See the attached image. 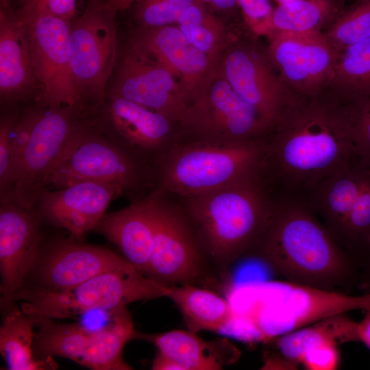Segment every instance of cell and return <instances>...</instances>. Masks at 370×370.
Here are the masks:
<instances>
[{"mask_svg":"<svg viewBox=\"0 0 370 370\" xmlns=\"http://www.w3.org/2000/svg\"><path fill=\"white\" fill-rule=\"evenodd\" d=\"M130 47L166 69L179 83L188 105L206 88L220 62L190 44L173 25L144 27L132 38Z\"/></svg>","mask_w":370,"mask_h":370,"instance_id":"obj_16","label":"cell"},{"mask_svg":"<svg viewBox=\"0 0 370 370\" xmlns=\"http://www.w3.org/2000/svg\"><path fill=\"white\" fill-rule=\"evenodd\" d=\"M171 286L156 281L134 265L99 274L75 286L53 291H19L21 310L42 319H63L98 308H116L166 297Z\"/></svg>","mask_w":370,"mask_h":370,"instance_id":"obj_5","label":"cell"},{"mask_svg":"<svg viewBox=\"0 0 370 370\" xmlns=\"http://www.w3.org/2000/svg\"><path fill=\"white\" fill-rule=\"evenodd\" d=\"M10 121H3L0 127V184L1 193L9 188L12 168V140L14 128Z\"/></svg>","mask_w":370,"mask_h":370,"instance_id":"obj_38","label":"cell"},{"mask_svg":"<svg viewBox=\"0 0 370 370\" xmlns=\"http://www.w3.org/2000/svg\"><path fill=\"white\" fill-rule=\"evenodd\" d=\"M245 259L261 262L292 282L344 293L359 288L358 265L300 199L274 203L264 231Z\"/></svg>","mask_w":370,"mask_h":370,"instance_id":"obj_2","label":"cell"},{"mask_svg":"<svg viewBox=\"0 0 370 370\" xmlns=\"http://www.w3.org/2000/svg\"><path fill=\"white\" fill-rule=\"evenodd\" d=\"M112 95L156 111L173 123H180L188 105L175 77L130 47L121 58Z\"/></svg>","mask_w":370,"mask_h":370,"instance_id":"obj_17","label":"cell"},{"mask_svg":"<svg viewBox=\"0 0 370 370\" xmlns=\"http://www.w3.org/2000/svg\"><path fill=\"white\" fill-rule=\"evenodd\" d=\"M308 192V204L360 271L370 250V173L353 164Z\"/></svg>","mask_w":370,"mask_h":370,"instance_id":"obj_6","label":"cell"},{"mask_svg":"<svg viewBox=\"0 0 370 370\" xmlns=\"http://www.w3.org/2000/svg\"><path fill=\"white\" fill-rule=\"evenodd\" d=\"M273 295L262 334L269 338L355 310L370 311V293L351 295L287 280L270 283Z\"/></svg>","mask_w":370,"mask_h":370,"instance_id":"obj_13","label":"cell"},{"mask_svg":"<svg viewBox=\"0 0 370 370\" xmlns=\"http://www.w3.org/2000/svg\"><path fill=\"white\" fill-rule=\"evenodd\" d=\"M138 169L133 160L107 140L86 132L69 157L50 175L46 186L62 188L79 183L134 185Z\"/></svg>","mask_w":370,"mask_h":370,"instance_id":"obj_18","label":"cell"},{"mask_svg":"<svg viewBox=\"0 0 370 370\" xmlns=\"http://www.w3.org/2000/svg\"><path fill=\"white\" fill-rule=\"evenodd\" d=\"M95 229L116 245L138 271L147 275L153 236L151 197L104 214Z\"/></svg>","mask_w":370,"mask_h":370,"instance_id":"obj_22","label":"cell"},{"mask_svg":"<svg viewBox=\"0 0 370 370\" xmlns=\"http://www.w3.org/2000/svg\"><path fill=\"white\" fill-rule=\"evenodd\" d=\"M3 1H5V0H3Z\"/></svg>","mask_w":370,"mask_h":370,"instance_id":"obj_48","label":"cell"},{"mask_svg":"<svg viewBox=\"0 0 370 370\" xmlns=\"http://www.w3.org/2000/svg\"><path fill=\"white\" fill-rule=\"evenodd\" d=\"M336 14L328 0H297L278 5L256 36L323 32Z\"/></svg>","mask_w":370,"mask_h":370,"instance_id":"obj_28","label":"cell"},{"mask_svg":"<svg viewBox=\"0 0 370 370\" xmlns=\"http://www.w3.org/2000/svg\"><path fill=\"white\" fill-rule=\"evenodd\" d=\"M37 84L32 66L26 30L20 16L5 7L0 12V93L1 98L22 97Z\"/></svg>","mask_w":370,"mask_h":370,"instance_id":"obj_24","label":"cell"},{"mask_svg":"<svg viewBox=\"0 0 370 370\" xmlns=\"http://www.w3.org/2000/svg\"><path fill=\"white\" fill-rule=\"evenodd\" d=\"M153 370H183L182 367L171 358L157 352L151 364Z\"/></svg>","mask_w":370,"mask_h":370,"instance_id":"obj_40","label":"cell"},{"mask_svg":"<svg viewBox=\"0 0 370 370\" xmlns=\"http://www.w3.org/2000/svg\"><path fill=\"white\" fill-rule=\"evenodd\" d=\"M44 319L9 308L0 328V353L10 370H43L58 367L52 357L36 359L32 345L36 323Z\"/></svg>","mask_w":370,"mask_h":370,"instance_id":"obj_27","label":"cell"},{"mask_svg":"<svg viewBox=\"0 0 370 370\" xmlns=\"http://www.w3.org/2000/svg\"><path fill=\"white\" fill-rule=\"evenodd\" d=\"M30 210L13 200L1 206L0 291L1 304L9 308L38 256V217Z\"/></svg>","mask_w":370,"mask_h":370,"instance_id":"obj_19","label":"cell"},{"mask_svg":"<svg viewBox=\"0 0 370 370\" xmlns=\"http://www.w3.org/2000/svg\"><path fill=\"white\" fill-rule=\"evenodd\" d=\"M360 289L370 293V250L360 268Z\"/></svg>","mask_w":370,"mask_h":370,"instance_id":"obj_42","label":"cell"},{"mask_svg":"<svg viewBox=\"0 0 370 370\" xmlns=\"http://www.w3.org/2000/svg\"><path fill=\"white\" fill-rule=\"evenodd\" d=\"M141 0H107V3L114 12L124 10L134 3H138Z\"/></svg>","mask_w":370,"mask_h":370,"instance_id":"obj_44","label":"cell"},{"mask_svg":"<svg viewBox=\"0 0 370 370\" xmlns=\"http://www.w3.org/2000/svg\"><path fill=\"white\" fill-rule=\"evenodd\" d=\"M365 171H366V170H365ZM367 171L368 173H370V171Z\"/></svg>","mask_w":370,"mask_h":370,"instance_id":"obj_47","label":"cell"},{"mask_svg":"<svg viewBox=\"0 0 370 370\" xmlns=\"http://www.w3.org/2000/svg\"><path fill=\"white\" fill-rule=\"evenodd\" d=\"M356 325L343 314H339L281 335L275 344L288 362L301 363L306 353L319 345L357 341Z\"/></svg>","mask_w":370,"mask_h":370,"instance_id":"obj_29","label":"cell"},{"mask_svg":"<svg viewBox=\"0 0 370 370\" xmlns=\"http://www.w3.org/2000/svg\"><path fill=\"white\" fill-rule=\"evenodd\" d=\"M162 193L151 196L153 236L147 275L169 286H204L212 270L192 225L182 207L169 201Z\"/></svg>","mask_w":370,"mask_h":370,"instance_id":"obj_8","label":"cell"},{"mask_svg":"<svg viewBox=\"0 0 370 370\" xmlns=\"http://www.w3.org/2000/svg\"><path fill=\"white\" fill-rule=\"evenodd\" d=\"M266 168L288 187L309 191L354 164L349 102L329 86L297 95L265 136Z\"/></svg>","mask_w":370,"mask_h":370,"instance_id":"obj_1","label":"cell"},{"mask_svg":"<svg viewBox=\"0 0 370 370\" xmlns=\"http://www.w3.org/2000/svg\"><path fill=\"white\" fill-rule=\"evenodd\" d=\"M35 336L38 352L44 358L60 356L94 370H130L123 358V349L137 332L132 321L111 330L90 334L75 323H56L44 319Z\"/></svg>","mask_w":370,"mask_h":370,"instance_id":"obj_14","label":"cell"},{"mask_svg":"<svg viewBox=\"0 0 370 370\" xmlns=\"http://www.w3.org/2000/svg\"><path fill=\"white\" fill-rule=\"evenodd\" d=\"M74 112H38L27 143L12 164L14 201L31 209L50 175L77 147L87 131L73 120Z\"/></svg>","mask_w":370,"mask_h":370,"instance_id":"obj_7","label":"cell"},{"mask_svg":"<svg viewBox=\"0 0 370 370\" xmlns=\"http://www.w3.org/2000/svg\"><path fill=\"white\" fill-rule=\"evenodd\" d=\"M334 7L337 14L343 8L345 0H328Z\"/></svg>","mask_w":370,"mask_h":370,"instance_id":"obj_45","label":"cell"},{"mask_svg":"<svg viewBox=\"0 0 370 370\" xmlns=\"http://www.w3.org/2000/svg\"><path fill=\"white\" fill-rule=\"evenodd\" d=\"M323 34L339 54L347 48L370 38V0H358L342 9Z\"/></svg>","mask_w":370,"mask_h":370,"instance_id":"obj_32","label":"cell"},{"mask_svg":"<svg viewBox=\"0 0 370 370\" xmlns=\"http://www.w3.org/2000/svg\"><path fill=\"white\" fill-rule=\"evenodd\" d=\"M100 1L90 0L69 38L73 76L83 97L95 101L103 95L117 54L115 12Z\"/></svg>","mask_w":370,"mask_h":370,"instance_id":"obj_11","label":"cell"},{"mask_svg":"<svg viewBox=\"0 0 370 370\" xmlns=\"http://www.w3.org/2000/svg\"><path fill=\"white\" fill-rule=\"evenodd\" d=\"M74 317L77 319L75 324L84 332L90 334L111 330L132 321L126 306L94 308Z\"/></svg>","mask_w":370,"mask_h":370,"instance_id":"obj_35","label":"cell"},{"mask_svg":"<svg viewBox=\"0 0 370 370\" xmlns=\"http://www.w3.org/2000/svg\"><path fill=\"white\" fill-rule=\"evenodd\" d=\"M268 39L271 60L293 93L312 95L330 85L338 53L322 32L278 34Z\"/></svg>","mask_w":370,"mask_h":370,"instance_id":"obj_15","label":"cell"},{"mask_svg":"<svg viewBox=\"0 0 370 370\" xmlns=\"http://www.w3.org/2000/svg\"><path fill=\"white\" fill-rule=\"evenodd\" d=\"M131 264L124 256L104 247L61 243L45 256L40 274L47 289L61 291L103 273Z\"/></svg>","mask_w":370,"mask_h":370,"instance_id":"obj_21","label":"cell"},{"mask_svg":"<svg viewBox=\"0 0 370 370\" xmlns=\"http://www.w3.org/2000/svg\"><path fill=\"white\" fill-rule=\"evenodd\" d=\"M267 156L265 137L180 143L171 147L161 160L158 191L185 198L262 177Z\"/></svg>","mask_w":370,"mask_h":370,"instance_id":"obj_4","label":"cell"},{"mask_svg":"<svg viewBox=\"0 0 370 370\" xmlns=\"http://www.w3.org/2000/svg\"><path fill=\"white\" fill-rule=\"evenodd\" d=\"M205 1L215 8L228 10H232L238 6L237 0H201Z\"/></svg>","mask_w":370,"mask_h":370,"instance_id":"obj_43","label":"cell"},{"mask_svg":"<svg viewBox=\"0 0 370 370\" xmlns=\"http://www.w3.org/2000/svg\"><path fill=\"white\" fill-rule=\"evenodd\" d=\"M124 190L118 185L91 182L52 191L45 188L36 200L38 215L81 239L95 229L110 201Z\"/></svg>","mask_w":370,"mask_h":370,"instance_id":"obj_20","label":"cell"},{"mask_svg":"<svg viewBox=\"0 0 370 370\" xmlns=\"http://www.w3.org/2000/svg\"><path fill=\"white\" fill-rule=\"evenodd\" d=\"M191 140L234 142L264 138L270 126L218 70L179 123ZM190 140V141H191Z\"/></svg>","mask_w":370,"mask_h":370,"instance_id":"obj_10","label":"cell"},{"mask_svg":"<svg viewBox=\"0 0 370 370\" xmlns=\"http://www.w3.org/2000/svg\"><path fill=\"white\" fill-rule=\"evenodd\" d=\"M33 73L47 109L77 110L84 98L73 76L69 55L71 21L22 9Z\"/></svg>","mask_w":370,"mask_h":370,"instance_id":"obj_9","label":"cell"},{"mask_svg":"<svg viewBox=\"0 0 370 370\" xmlns=\"http://www.w3.org/2000/svg\"><path fill=\"white\" fill-rule=\"evenodd\" d=\"M77 0H24V10L47 13L71 21L76 12Z\"/></svg>","mask_w":370,"mask_h":370,"instance_id":"obj_39","label":"cell"},{"mask_svg":"<svg viewBox=\"0 0 370 370\" xmlns=\"http://www.w3.org/2000/svg\"><path fill=\"white\" fill-rule=\"evenodd\" d=\"M337 345L323 343L308 351L301 363L310 370H334L339 363Z\"/></svg>","mask_w":370,"mask_h":370,"instance_id":"obj_36","label":"cell"},{"mask_svg":"<svg viewBox=\"0 0 370 370\" xmlns=\"http://www.w3.org/2000/svg\"><path fill=\"white\" fill-rule=\"evenodd\" d=\"M177 26L193 46L212 58L220 60L226 47V31L201 0L188 8L179 18Z\"/></svg>","mask_w":370,"mask_h":370,"instance_id":"obj_31","label":"cell"},{"mask_svg":"<svg viewBox=\"0 0 370 370\" xmlns=\"http://www.w3.org/2000/svg\"><path fill=\"white\" fill-rule=\"evenodd\" d=\"M219 68L234 90L270 128L297 96L282 79L267 48L251 39L238 40L227 47Z\"/></svg>","mask_w":370,"mask_h":370,"instance_id":"obj_12","label":"cell"},{"mask_svg":"<svg viewBox=\"0 0 370 370\" xmlns=\"http://www.w3.org/2000/svg\"><path fill=\"white\" fill-rule=\"evenodd\" d=\"M237 3L247 27L256 36L273 11L269 0H237Z\"/></svg>","mask_w":370,"mask_h":370,"instance_id":"obj_37","label":"cell"},{"mask_svg":"<svg viewBox=\"0 0 370 370\" xmlns=\"http://www.w3.org/2000/svg\"><path fill=\"white\" fill-rule=\"evenodd\" d=\"M109 114L116 132L138 149L157 150L164 147L169 138L172 121L124 97L112 95Z\"/></svg>","mask_w":370,"mask_h":370,"instance_id":"obj_25","label":"cell"},{"mask_svg":"<svg viewBox=\"0 0 370 370\" xmlns=\"http://www.w3.org/2000/svg\"><path fill=\"white\" fill-rule=\"evenodd\" d=\"M136 338L150 341L158 352L175 361L183 370H220L239 356L238 350L228 340L206 341L188 330L137 332Z\"/></svg>","mask_w":370,"mask_h":370,"instance_id":"obj_23","label":"cell"},{"mask_svg":"<svg viewBox=\"0 0 370 370\" xmlns=\"http://www.w3.org/2000/svg\"><path fill=\"white\" fill-rule=\"evenodd\" d=\"M200 0H141L138 3L136 18L144 27L177 23L191 5Z\"/></svg>","mask_w":370,"mask_h":370,"instance_id":"obj_34","label":"cell"},{"mask_svg":"<svg viewBox=\"0 0 370 370\" xmlns=\"http://www.w3.org/2000/svg\"><path fill=\"white\" fill-rule=\"evenodd\" d=\"M275 1L278 3V5H282V4H286V3H291L297 0H275Z\"/></svg>","mask_w":370,"mask_h":370,"instance_id":"obj_46","label":"cell"},{"mask_svg":"<svg viewBox=\"0 0 370 370\" xmlns=\"http://www.w3.org/2000/svg\"><path fill=\"white\" fill-rule=\"evenodd\" d=\"M183 199L201 251L221 278L259 240L274 204L262 177Z\"/></svg>","mask_w":370,"mask_h":370,"instance_id":"obj_3","label":"cell"},{"mask_svg":"<svg viewBox=\"0 0 370 370\" xmlns=\"http://www.w3.org/2000/svg\"><path fill=\"white\" fill-rule=\"evenodd\" d=\"M356 325L357 341L362 342L370 349V311Z\"/></svg>","mask_w":370,"mask_h":370,"instance_id":"obj_41","label":"cell"},{"mask_svg":"<svg viewBox=\"0 0 370 370\" xmlns=\"http://www.w3.org/2000/svg\"><path fill=\"white\" fill-rule=\"evenodd\" d=\"M329 87L347 101L370 97V38L338 54Z\"/></svg>","mask_w":370,"mask_h":370,"instance_id":"obj_30","label":"cell"},{"mask_svg":"<svg viewBox=\"0 0 370 370\" xmlns=\"http://www.w3.org/2000/svg\"><path fill=\"white\" fill-rule=\"evenodd\" d=\"M349 105L354 165L370 171V97Z\"/></svg>","mask_w":370,"mask_h":370,"instance_id":"obj_33","label":"cell"},{"mask_svg":"<svg viewBox=\"0 0 370 370\" xmlns=\"http://www.w3.org/2000/svg\"><path fill=\"white\" fill-rule=\"evenodd\" d=\"M167 297L179 309L187 329L193 332H219L235 318L230 303L206 287L191 284L172 286Z\"/></svg>","mask_w":370,"mask_h":370,"instance_id":"obj_26","label":"cell"}]
</instances>
